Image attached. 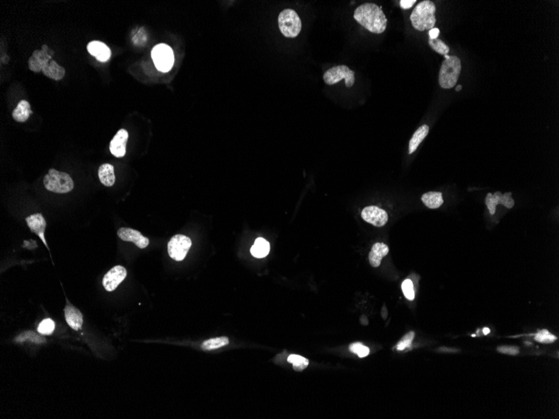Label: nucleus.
<instances>
[{
  "label": "nucleus",
  "mask_w": 559,
  "mask_h": 419,
  "mask_svg": "<svg viewBox=\"0 0 559 419\" xmlns=\"http://www.w3.org/2000/svg\"><path fill=\"white\" fill-rule=\"evenodd\" d=\"M353 18L360 25L373 34H382L387 28V17L382 7L373 3H366L357 8Z\"/></svg>",
  "instance_id": "1"
},
{
  "label": "nucleus",
  "mask_w": 559,
  "mask_h": 419,
  "mask_svg": "<svg viewBox=\"0 0 559 419\" xmlns=\"http://www.w3.org/2000/svg\"><path fill=\"white\" fill-rule=\"evenodd\" d=\"M436 5L432 1L424 0L419 3L410 15L413 27L420 32L430 31L436 25Z\"/></svg>",
  "instance_id": "2"
},
{
  "label": "nucleus",
  "mask_w": 559,
  "mask_h": 419,
  "mask_svg": "<svg viewBox=\"0 0 559 419\" xmlns=\"http://www.w3.org/2000/svg\"><path fill=\"white\" fill-rule=\"evenodd\" d=\"M462 72V61L457 56H449L441 65L439 74V84L443 89L454 88Z\"/></svg>",
  "instance_id": "3"
},
{
  "label": "nucleus",
  "mask_w": 559,
  "mask_h": 419,
  "mask_svg": "<svg viewBox=\"0 0 559 419\" xmlns=\"http://www.w3.org/2000/svg\"><path fill=\"white\" fill-rule=\"evenodd\" d=\"M44 185L47 190L56 194H66L74 189V182L70 175L53 168L49 169L44 177Z\"/></svg>",
  "instance_id": "4"
},
{
  "label": "nucleus",
  "mask_w": 559,
  "mask_h": 419,
  "mask_svg": "<svg viewBox=\"0 0 559 419\" xmlns=\"http://www.w3.org/2000/svg\"><path fill=\"white\" fill-rule=\"evenodd\" d=\"M278 24L282 35L287 38H296L301 31V21L295 10L287 9L279 14Z\"/></svg>",
  "instance_id": "5"
},
{
  "label": "nucleus",
  "mask_w": 559,
  "mask_h": 419,
  "mask_svg": "<svg viewBox=\"0 0 559 419\" xmlns=\"http://www.w3.org/2000/svg\"><path fill=\"white\" fill-rule=\"evenodd\" d=\"M151 58L157 69L163 73L168 72L174 64L172 48L166 44H157L151 50Z\"/></svg>",
  "instance_id": "6"
},
{
  "label": "nucleus",
  "mask_w": 559,
  "mask_h": 419,
  "mask_svg": "<svg viewBox=\"0 0 559 419\" xmlns=\"http://www.w3.org/2000/svg\"><path fill=\"white\" fill-rule=\"evenodd\" d=\"M354 71L350 70L347 65H337L324 73L323 80L324 82L329 86L337 84L342 80H345V85L350 88L354 84Z\"/></svg>",
  "instance_id": "7"
},
{
  "label": "nucleus",
  "mask_w": 559,
  "mask_h": 419,
  "mask_svg": "<svg viewBox=\"0 0 559 419\" xmlns=\"http://www.w3.org/2000/svg\"><path fill=\"white\" fill-rule=\"evenodd\" d=\"M191 245L192 241L189 237L177 234L173 236L168 242V254L174 260L182 261L186 257Z\"/></svg>",
  "instance_id": "8"
},
{
  "label": "nucleus",
  "mask_w": 559,
  "mask_h": 419,
  "mask_svg": "<svg viewBox=\"0 0 559 419\" xmlns=\"http://www.w3.org/2000/svg\"><path fill=\"white\" fill-rule=\"evenodd\" d=\"M361 216L364 221L376 227L385 225L389 219L386 211L376 206L366 207L362 211Z\"/></svg>",
  "instance_id": "9"
},
{
  "label": "nucleus",
  "mask_w": 559,
  "mask_h": 419,
  "mask_svg": "<svg viewBox=\"0 0 559 419\" xmlns=\"http://www.w3.org/2000/svg\"><path fill=\"white\" fill-rule=\"evenodd\" d=\"M126 277V270L121 266L111 269L103 277V284L106 291H113Z\"/></svg>",
  "instance_id": "10"
},
{
  "label": "nucleus",
  "mask_w": 559,
  "mask_h": 419,
  "mask_svg": "<svg viewBox=\"0 0 559 419\" xmlns=\"http://www.w3.org/2000/svg\"><path fill=\"white\" fill-rule=\"evenodd\" d=\"M486 204L489 210L490 214L493 215L496 213V207L497 205L503 204L505 207L512 208L515 204V202L512 198V193L502 194H501V192H496L494 194L491 193L487 194L486 198Z\"/></svg>",
  "instance_id": "11"
},
{
  "label": "nucleus",
  "mask_w": 559,
  "mask_h": 419,
  "mask_svg": "<svg viewBox=\"0 0 559 419\" xmlns=\"http://www.w3.org/2000/svg\"><path fill=\"white\" fill-rule=\"evenodd\" d=\"M52 56L49 54V48L43 45L42 49H37L33 53L29 60V68L34 72L42 71L44 65L52 61Z\"/></svg>",
  "instance_id": "12"
},
{
  "label": "nucleus",
  "mask_w": 559,
  "mask_h": 419,
  "mask_svg": "<svg viewBox=\"0 0 559 419\" xmlns=\"http://www.w3.org/2000/svg\"><path fill=\"white\" fill-rule=\"evenodd\" d=\"M117 235L123 241L135 244L139 249H145L149 245V240L147 237L133 228H121L117 231Z\"/></svg>",
  "instance_id": "13"
},
{
  "label": "nucleus",
  "mask_w": 559,
  "mask_h": 419,
  "mask_svg": "<svg viewBox=\"0 0 559 419\" xmlns=\"http://www.w3.org/2000/svg\"><path fill=\"white\" fill-rule=\"evenodd\" d=\"M128 139H129V133L125 129L119 130L110 143L111 153L116 158H122L125 156Z\"/></svg>",
  "instance_id": "14"
},
{
  "label": "nucleus",
  "mask_w": 559,
  "mask_h": 419,
  "mask_svg": "<svg viewBox=\"0 0 559 419\" xmlns=\"http://www.w3.org/2000/svg\"><path fill=\"white\" fill-rule=\"evenodd\" d=\"M26 222L31 232L36 233L41 239L44 245L47 246L46 240L44 239V231L46 228V222L41 214H35L31 215L26 219Z\"/></svg>",
  "instance_id": "15"
},
{
  "label": "nucleus",
  "mask_w": 559,
  "mask_h": 419,
  "mask_svg": "<svg viewBox=\"0 0 559 419\" xmlns=\"http://www.w3.org/2000/svg\"><path fill=\"white\" fill-rule=\"evenodd\" d=\"M87 50L89 53L96 57L97 61L100 62H106L111 58V49L107 44L100 41H91L87 45Z\"/></svg>",
  "instance_id": "16"
},
{
  "label": "nucleus",
  "mask_w": 559,
  "mask_h": 419,
  "mask_svg": "<svg viewBox=\"0 0 559 419\" xmlns=\"http://www.w3.org/2000/svg\"><path fill=\"white\" fill-rule=\"evenodd\" d=\"M65 321L68 325L75 331H79L83 325V316L82 312L72 305L68 304L65 308Z\"/></svg>",
  "instance_id": "17"
},
{
  "label": "nucleus",
  "mask_w": 559,
  "mask_h": 419,
  "mask_svg": "<svg viewBox=\"0 0 559 419\" xmlns=\"http://www.w3.org/2000/svg\"><path fill=\"white\" fill-rule=\"evenodd\" d=\"M389 247L385 244H383V243H376V244H374L373 247H372V249H371L369 255H368L371 266L374 267V268L378 267L381 262H382L383 258L389 254Z\"/></svg>",
  "instance_id": "18"
},
{
  "label": "nucleus",
  "mask_w": 559,
  "mask_h": 419,
  "mask_svg": "<svg viewBox=\"0 0 559 419\" xmlns=\"http://www.w3.org/2000/svg\"><path fill=\"white\" fill-rule=\"evenodd\" d=\"M42 72L45 76L54 81H61L65 75V68L56 63L54 60H52L49 63L44 65Z\"/></svg>",
  "instance_id": "19"
},
{
  "label": "nucleus",
  "mask_w": 559,
  "mask_h": 419,
  "mask_svg": "<svg viewBox=\"0 0 559 419\" xmlns=\"http://www.w3.org/2000/svg\"><path fill=\"white\" fill-rule=\"evenodd\" d=\"M98 177L100 179V182L106 187H112L113 186V184H115L116 181V177H115L114 173V167L108 164V163H105L103 164L99 168L98 170Z\"/></svg>",
  "instance_id": "20"
},
{
  "label": "nucleus",
  "mask_w": 559,
  "mask_h": 419,
  "mask_svg": "<svg viewBox=\"0 0 559 419\" xmlns=\"http://www.w3.org/2000/svg\"><path fill=\"white\" fill-rule=\"evenodd\" d=\"M32 113L30 103L27 100H23L19 101L17 108L14 110L12 117L18 122H24L30 118Z\"/></svg>",
  "instance_id": "21"
},
{
  "label": "nucleus",
  "mask_w": 559,
  "mask_h": 419,
  "mask_svg": "<svg viewBox=\"0 0 559 419\" xmlns=\"http://www.w3.org/2000/svg\"><path fill=\"white\" fill-rule=\"evenodd\" d=\"M429 126L426 124H424L423 126L419 127L418 130H416V132L414 133L412 138L410 141L409 153H414L417 150L418 147L420 145V143L424 141V138H426L428 133H429Z\"/></svg>",
  "instance_id": "22"
},
{
  "label": "nucleus",
  "mask_w": 559,
  "mask_h": 419,
  "mask_svg": "<svg viewBox=\"0 0 559 419\" xmlns=\"http://www.w3.org/2000/svg\"><path fill=\"white\" fill-rule=\"evenodd\" d=\"M421 200L426 207L431 210L438 208L444 203L441 192H428L422 195Z\"/></svg>",
  "instance_id": "23"
},
{
  "label": "nucleus",
  "mask_w": 559,
  "mask_h": 419,
  "mask_svg": "<svg viewBox=\"0 0 559 419\" xmlns=\"http://www.w3.org/2000/svg\"><path fill=\"white\" fill-rule=\"evenodd\" d=\"M269 252H270V244L263 238L257 239L255 241L254 245L250 249L252 255L259 258H264L266 255H268Z\"/></svg>",
  "instance_id": "24"
},
{
  "label": "nucleus",
  "mask_w": 559,
  "mask_h": 419,
  "mask_svg": "<svg viewBox=\"0 0 559 419\" xmlns=\"http://www.w3.org/2000/svg\"><path fill=\"white\" fill-rule=\"evenodd\" d=\"M228 344V338L226 336H221V337L212 338L210 340L205 341V343L202 344V349L205 351H210V350L218 349L220 347H224Z\"/></svg>",
  "instance_id": "25"
},
{
  "label": "nucleus",
  "mask_w": 559,
  "mask_h": 419,
  "mask_svg": "<svg viewBox=\"0 0 559 419\" xmlns=\"http://www.w3.org/2000/svg\"><path fill=\"white\" fill-rule=\"evenodd\" d=\"M287 361L290 363L292 364L293 369L296 372H301L306 368H308L309 365V361L308 359L305 358L301 356H298V355H291L288 356Z\"/></svg>",
  "instance_id": "26"
},
{
  "label": "nucleus",
  "mask_w": 559,
  "mask_h": 419,
  "mask_svg": "<svg viewBox=\"0 0 559 419\" xmlns=\"http://www.w3.org/2000/svg\"><path fill=\"white\" fill-rule=\"evenodd\" d=\"M429 46L431 47V49H434L435 51L437 52L438 54L442 55V56H447L448 53L450 52V48L448 46L447 44L443 42L442 40L440 39H429Z\"/></svg>",
  "instance_id": "27"
},
{
  "label": "nucleus",
  "mask_w": 559,
  "mask_h": 419,
  "mask_svg": "<svg viewBox=\"0 0 559 419\" xmlns=\"http://www.w3.org/2000/svg\"><path fill=\"white\" fill-rule=\"evenodd\" d=\"M534 339L539 343L551 344L554 343L555 341H557V337L550 333L548 330H542L534 335Z\"/></svg>",
  "instance_id": "28"
},
{
  "label": "nucleus",
  "mask_w": 559,
  "mask_h": 419,
  "mask_svg": "<svg viewBox=\"0 0 559 419\" xmlns=\"http://www.w3.org/2000/svg\"><path fill=\"white\" fill-rule=\"evenodd\" d=\"M349 350L350 352L354 353L360 358H364V357L368 356L369 352H370L368 347H365L362 343H352V344L350 345Z\"/></svg>",
  "instance_id": "29"
},
{
  "label": "nucleus",
  "mask_w": 559,
  "mask_h": 419,
  "mask_svg": "<svg viewBox=\"0 0 559 419\" xmlns=\"http://www.w3.org/2000/svg\"><path fill=\"white\" fill-rule=\"evenodd\" d=\"M55 330V322L52 319H45L38 326V331L43 335H50Z\"/></svg>",
  "instance_id": "30"
},
{
  "label": "nucleus",
  "mask_w": 559,
  "mask_h": 419,
  "mask_svg": "<svg viewBox=\"0 0 559 419\" xmlns=\"http://www.w3.org/2000/svg\"><path fill=\"white\" fill-rule=\"evenodd\" d=\"M415 332L414 331H410L409 333L406 334L397 344V350L398 351H403V350L406 349V348H410L412 345L413 340L415 338Z\"/></svg>",
  "instance_id": "31"
},
{
  "label": "nucleus",
  "mask_w": 559,
  "mask_h": 419,
  "mask_svg": "<svg viewBox=\"0 0 559 419\" xmlns=\"http://www.w3.org/2000/svg\"><path fill=\"white\" fill-rule=\"evenodd\" d=\"M402 291H403L404 296L410 301H413L415 299V290H414V284H413L412 280L409 279H405L402 283Z\"/></svg>",
  "instance_id": "32"
},
{
  "label": "nucleus",
  "mask_w": 559,
  "mask_h": 419,
  "mask_svg": "<svg viewBox=\"0 0 559 419\" xmlns=\"http://www.w3.org/2000/svg\"><path fill=\"white\" fill-rule=\"evenodd\" d=\"M497 352L502 354L511 355V356H517L519 354V348L515 346H500L497 347Z\"/></svg>",
  "instance_id": "33"
},
{
  "label": "nucleus",
  "mask_w": 559,
  "mask_h": 419,
  "mask_svg": "<svg viewBox=\"0 0 559 419\" xmlns=\"http://www.w3.org/2000/svg\"><path fill=\"white\" fill-rule=\"evenodd\" d=\"M415 3H416V0H401L399 5H400V7L403 10H409V9L414 6Z\"/></svg>",
  "instance_id": "34"
},
{
  "label": "nucleus",
  "mask_w": 559,
  "mask_h": 419,
  "mask_svg": "<svg viewBox=\"0 0 559 419\" xmlns=\"http://www.w3.org/2000/svg\"><path fill=\"white\" fill-rule=\"evenodd\" d=\"M439 35H440V30L438 28H433L430 30L429 32V39L435 40L438 38Z\"/></svg>",
  "instance_id": "35"
},
{
  "label": "nucleus",
  "mask_w": 559,
  "mask_h": 419,
  "mask_svg": "<svg viewBox=\"0 0 559 419\" xmlns=\"http://www.w3.org/2000/svg\"><path fill=\"white\" fill-rule=\"evenodd\" d=\"M382 317L383 318H384V319L385 320L386 319V317H388V311L387 310H386V307H385V306H384V307H383L382 309Z\"/></svg>",
  "instance_id": "36"
},
{
  "label": "nucleus",
  "mask_w": 559,
  "mask_h": 419,
  "mask_svg": "<svg viewBox=\"0 0 559 419\" xmlns=\"http://www.w3.org/2000/svg\"><path fill=\"white\" fill-rule=\"evenodd\" d=\"M488 333H490V329H488V328L483 329V334H484V335H487V334H488Z\"/></svg>",
  "instance_id": "37"
},
{
  "label": "nucleus",
  "mask_w": 559,
  "mask_h": 419,
  "mask_svg": "<svg viewBox=\"0 0 559 419\" xmlns=\"http://www.w3.org/2000/svg\"><path fill=\"white\" fill-rule=\"evenodd\" d=\"M462 86H461V85H459V86H456V88H455V91H456L457 92H458V91H461V90H462Z\"/></svg>",
  "instance_id": "38"
}]
</instances>
